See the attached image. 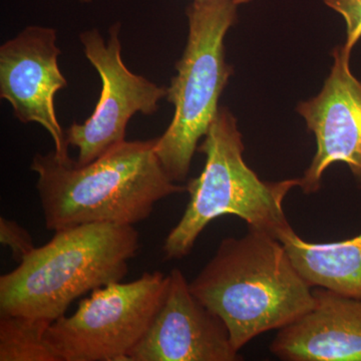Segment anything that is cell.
Returning <instances> with one entry per match:
<instances>
[{"mask_svg":"<svg viewBox=\"0 0 361 361\" xmlns=\"http://www.w3.org/2000/svg\"><path fill=\"white\" fill-rule=\"evenodd\" d=\"M292 262L311 287L361 298V234L331 243H312L289 226L277 234Z\"/></svg>","mask_w":361,"mask_h":361,"instance_id":"obj_12","label":"cell"},{"mask_svg":"<svg viewBox=\"0 0 361 361\" xmlns=\"http://www.w3.org/2000/svg\"><path fill=\"white\" fill-rule=\"evenodd\" d=\"M251 1H253V0H235V2H236L238 6H240V4H248V2Z\"/></svg>","mask_w":361,"mask_h":361,"instance_id":"obj_16","label":"cell"},{"mask_svg":"<svg viewBox=\"0 0 361 361\" xmlns=\"http://www.w3.org/2000/svg\"><path fill=\"white\" fill-rule=\"evenodd\" d=\"M168 282V275L155 271L97 288L73 314L49 325L47 341L61 361H129L160 308Z\"/></svg>","mask_w":361,"mask_h":361,"instance_id":"obj_6","label":"cell"},{"mask_svg":"<svg viewBox=\"0 0 361 361\" xmlns=\"http://www.w3.org/2000/svg\"><path fill=\"white\" fill-rule=\"evenodd\" d=\"M329 8L341 14L346 23L344 51L351 54L353 47L361 37V0H324Z\"/></svg>","mask_w":361,"mask_h":361,"instance_id":"obj_15","label":"cell"},{"mask_svg":"<svg viewBox=\"0 0 361 361\" xmlns=\"http://www.w3.org/2000/svg\"><path fill=\"white\" fill-rule=\"evenodd\" d=\"M120 28L118 23L111 26L108 40L97 30L80 35L85 56L101 78L102 90L92 116L66 130L68 146L78 149V165H87L125 142L130 118L137 113L154 115L167 97V87H159L126 66Z\"/></svg>","mask_w":361,"mask_h":361,"instance_id":"obj_7","label":"cell"},{"mask_svg":"<svg viewBox=\"0 0 361 361\" xmlns=\"http://www.w3.org/2000/svg\"><path fill=\"white\" fill-rule=\"evenodd\" d=\"M160 308L129 361H239L229 331L219 316L190 290L182 271L174 268Z\"/></svg>","mask_w":361,"mask_h":361,"instance_id":"obj_9","label":"cell"},{"mask_svg":"<svg viewBox=\"0 0 361 361\" xmlns=\"http://www.w3.org/2000/svg\"><path fill=\"white\" fill-rule=\"evenodd\" d=\"M56 32L30 25L0 47V97L23 123H37L51 135L56 155L68 160L66 130L56 118L54 97L68 87L59 66Z\"/></svg>","mask_w":361,"mask_h":361,"instance_id":"obj_8","label":"cell"},{"mask_svg":"<svg viewBox=\"0 0 361 361\" xmlns=\"http://www.w3.org/2000/svg\"><path fill=\"white\" fill-rule=\"evenodd\" d=\"M244 149L236 118L227 108H220L198 147L205 166L199 177L188 183L186 210L164 242L166 260L189 255L207 226L221 216H236L248 228L275 238L290 226L283 202L291 189L299 187L300 179H259L244 161Z\"/></svg>","mask_w":361,"mask_h":361,"instance_id":"obj_4","label":"cell"},{"mask_svg":"<svg viewBox=\"0 0 361 361\" xmlns=\"http://www.w3.org/2000/svg\"><path fill=\"white\" fill-rule=\"evenodd\" d=\"M0 242L13 252L14 260L20 262L35 249L32 236L16 221L0 218Z\"/></svg>","mask_w":361,"mask_h":361,"instance_id":"obj_14","label":"cell"},{"mask_svg":"<svg viewBox=\"0 0 361 361\" xmlns=\"http://www.w3.org/2000/svg\"><path fill=\"white\" fill-rule=\"evenodd\" d=\"M314 304L279 329L270 351L285 361H361V298L318 287Z\"/></svg>","mask_w":361,"mask_h":361,"instance_id":"obj_11","label":"cell"},{"mask_svg":"<svg viewBox=\"0 0 361 361\" xmlns=\"http://www.w3.org/2000/svg\"><path fill=\"white\" fill-rule=\"evenodd\" d=\"M237 7L235 0H193L188 6L187 44L166 97L174 116L156 142L157 156L173 182L186 180L198 142L219 111L233 73L226 63L224 39L236 23Z\"/></svg>","mask_w":361,"mask_h":361,"instance_id":"obj_5","label":"cell"},{"mask_svg":"<svg viewBox=\"0 0 361 361\" xmlns=\"http://www.w3.org/2000/svg\"><path fill=\"white\" fill-rule=\"evenodd\" d=\"M334 63L320 94L297 106L315 135L317 151L300 178L305 194L319 191L322 178L332 164L341 161L361 184V80L349 66L343 45L334 51Z\"/></svg>","mask_w":361,"mask_h":361,"instance_id":"obj_10","label":"cell"},{"mask_svg":"<svg viewBox=\"0 0 361 361\" xmlns=\"http://www.w3.org/2000/svg\"><path fill=\"white\" fill-rule=\"evenodd\" d=\"M157 139L125 141L87 165L54 152L37 154L30 169L49 231L110 223L134 226L149 217L159 201L186 191L173 182L156 153Z\"/></svg>","mask_w":361,"mask_h":361,"instance_id":"obj_1","label":"cell"},{"mask_svg":"<svg viewBox=\"0 0 361 361\" xmlns=\"http://www.w3.org/2000/svg\"><path fill=\"white\" fill-rule=\"evenodd\" d=\"M51 324L37 318L0 314V361H61L45 336Z\"/></svg>","mask_w":361,"mask_h":361,"instance_id":"obj_13","label":"cell"},{"mask_svg":"<svg viewBox=\"0 0 361 361\" xmlns=\"http://www.w3.org/2000/svg\"><path fill=\"white\" fill-rule=\"evenodd\" d=\"M189 287L223 320L238 351L260 334L295 322L314 304L310 285L283 244L251 228L243 237L222 240Z\"/></svg>","mask_w":361,"mask_h":361,"instance_id":"obj_2","label":"cell"},{"mask_svg":"<svg viewBox=\"0 0 361 361\" xmlns=\"http://www.w3.org/2000/svg\"><path fill=\"white\" fill-rule=\"evenodd\" d=\"M54 233L0 277V314L56 322L78 297L122 281L140 249L134 226L94 223Z\"/></svg>","mask_w":361,"mask_h":361,"instance_id":"obj_3","label":"cell"},{"mask_svg":"<svg viewBox=\"0 0 361 361\" xmlns=\"http://www.w3.org/2000/svg\"><path fill=\"white\" fill-rule=\"evenodd\" d=\"M78 1L82 2V4H92L94 0H78Z\"/></svg>","mask_w":361,"mask_h":361,"instance_id":"obj_17","label":"cell"}]
</instances>
